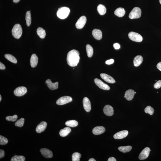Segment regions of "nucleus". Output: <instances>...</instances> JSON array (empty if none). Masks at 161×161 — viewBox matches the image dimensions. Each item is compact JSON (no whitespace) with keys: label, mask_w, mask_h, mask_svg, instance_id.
<instances>
[{"label":"nucleus","mask_w":161,"mask_h":161,"mask_svg":"<svg viewBox=\"0 0 161 161\" xmlns=\"http://www.w3.org/2000/svg\"><path fill=\"white\" fill-rule=\"evenodd\" d=\"M80 59L79 53L76 50H73L68 53L67 61L68 65L73 67L77 65Z\"/></svg>","instance_id":"f257e3e1"},{"label":"nucleus","mask_w":161,"mask_h":161,"mask_svg":"<svg viewBox=\"0 0 161 161\" xmlns=\"http://www.w3.org/2000/svg\"><path fill=\"white\" fill-rule=\"evenodd\" d=\"M23 33V30L21 25L19 24H16L13 26L12 30V35L17 39H19Z\"/></svg>","instance_id":"f03ea898"},{"label":"nucleus","mask_w":161,"mask_h":161,"mask_svg":"<svg viewBox=\"0 0 161 161\" xmlns=\"http://www.w3.org/2000/svg\"><path fill=\"white\" fill-rule=\"evenodd\" d=\"M70 12L69 8L63 7L59 8L57 12V17L59 18L64 19L68 17Z\"/></svg>","instance_id":"7ed1b4c3"},{"label":"nucleus","mask_w":161,"mask_h":161,"mask_svg":"<svg viewBox=\"0 0 161 161\" xmlns=\"http://www.w3.org/2000/svg\"><path fill=\"white\" fill-rule=\"evenodd\" d=\"M141 11L140 8L138 7H135L133 8L130 12L129 18L131 19L139 18L141 17Z\"/></svg>","instance_id":"20e7f679"},{"label":"nucleus","mask_w":161,"mask_h":161,"mask_svg":"<svg viewBox=\"0 0 161 161\" xmlns=\"http://www.w3.org/2000/svg\"><path fill=\"white\" fill-rule=\"evenodd\" d=\"M128 36L131 40L137 42H140L143 40V37L137 33L131 32L128 34Z\"/></svg>","instance_id":"39448f33"},{"label":"nucleus","mask_w":161,"mask_h":161,"mask_svg":"<svg viewBox=\"0 0 161 161\" xmlns=\"http://www.w3.org/2000/svg\"><path fill=\"white\" fill-rule=\"evenodd\" d=\"M72 100L71 97L65 96L60 98L57 101L56 103L58 105H63L71 102Z\"/></svg>","instance_id":"423d86ee"},{"label":"nucleus","mask_w":161,"mask_h":161,"mask_svg":"<svg viewBox=\"0 0 161 161\" xmlns=\"http://www.w3.org/2000/svg\"><path fill=\"white\" fill-rule=\"evenodd\" d=\"M27 89L23 86L17 88L14 91V94L17 96H21L26 93Z\"/></svg>","instance_id":"0eeeda50"},{"label":"nucleus","mask_w":161,"mask_h":161,"mask_svg":"<svg viewBox=\"0 0 161 161\" xmlns=\"http://www.w3.org/2000/svg\"><path fill=\"white\" fill-rule=\"evenodd\" d=\"M94 82L95 84L99 88L104 90H110V87L108 85L104 83L101 80L99 79L95 78L94 79Z\"/></svg>","instance_id":"6e6552de"},{"label":"nucleus","mask_w":161,"mask_h":161,"mask_svg":"<svg viewBox=\"0 0 161 161\" xmlns=\"http://www.w3.org/2000/svg\"><path fill=\"white\" fill-rule=\"evenodd\" d=\"M150 149L149 147H147L145 148L142 151L140 154L138 158L140 160H144L147 159L149 155Z\"/></svg>","instance_id":"1a4fd4ad"},{"label":"nucleus","mask_w":161,"mask_h":161,"mask_svg":"<svg viewBox=\"0 0 161 161\" xmlns=\"http://www.w3.org/2000/svg\"><path fill=\"white\" fill-rule=\"evenodd\" d=\"M87 19L85 16H82L79 19L76 24V26L77 28L82 29L83 28L86 23Z\"/></svg>","instance_id":"9d476101"},{"label":"nucleus","mask_w":161,"mask_h":161,"mask_svg":"<svg viewBox=\"0 0 161 161\" xmlns=\"http://www.w3.org/2000/svg\"><path fill=\"white\" fill-rule=\"evenodd\" d=\"M128 132L126 130L118 132L114 135V137L116 139H122L128 136Z\"/></svg>","instance_id":"9b49d317"},{"label":"nucleus","mask_w":161,"mask_h":161,"mask_svg":"<svg viewBox=\"0 0 161 161\" xmlns=\"http://www.w3.org/2000/svg\"><path fill=\"white\" fill-rule=\"evenodd\" d=\"M40 151L42 155L46 158H51L53 157L52 152L48 149L42 148L40 150Z\"/></svg>","instance_id":"f8f14e48"},{"label":"nucleus","mask_w":161,"mask_h":161,"mask_svg":"<svg viewBox=\"0 0 161 161\" xmlns=\"http://www.w3.org/2000/svg\"><path fill=\"white\" fill-rule=\"evenodd\" d=\"M83 104L84 108L87 112H90L91 109V105L89 99L85 97L83 99Z\"/></svg>","instance_id":"ddd939ff"},{"label":"nucleus","mask_w":161,"mask_h":161,"mask_svg":"<svg viewBox=\"0 0 161 161\" xmlns=\"http://www.w3.org/2000/svg\"><path fill=\"white\" fill-rule=\"evenodd\" d=\"M104 114L107 116H112L114 114V109L112 106L109 105H106L104 108Z\"/></svg>","instance_id":"4468645a"},{"label":"nucleus","mask_w":161,"mask_h":161,"mask_svg":"<svg viewBox=\"0 0 161 161\" xmlns=\"http://www.w3.org/2000/svg\"><path fill=\"white\" fill-rule=\"evenodd\" d=\"M100 76L103 79L108 83L113 84L115 83V80L112 77L106 74H101Z\"/></svg>","instance_id":"2eb2a0df"},{"label":"nucleus","mask_w":161,"mask_h":161,"mask_svg":"<svg viewBox=\"0 0 161 161\" xmlns=\"http://www.w3.org/2000/svg\"><path fill=\"white\" fill-rule=\"evenodd\" d=\"M47 126V123L45 121H42L37 126L36 131L38 133H41L45 131Z\"/></svg>","instance_id":"dca6fc26"},{"label":"nucleus","mask_w":161,"mask_h":161,"mask_svg":"<svg viewBox=\"0 0 161 161\" xmlns=\"http://www.w3.org/2000/svg\"><path fill=\"white\" fill-rule=\"evenodd\" d=\"M105 131V128L103 126H97L94 128L92 130V133L96 135H99L103 133Z\"/></svg>","instance_id":"f3484780"},{"label":"nucleus","mask_w":161,"mask_h":161,"mask_svg":"<svg viewBox=\"0 0 161 161\" xmlns=\"http://www.w3.org/2000/svg\"><path fill=\"white\" fill-rule=\"evenodd\" d=\"M92 36L94 38L98 40H100L102 38V33L100 30L95 29L92 31Z\"/></svg>","instance_id":"a211bd4d"},{"label":"nucleus","mask_w":161,"mask_h":161,"mask_svg":"<svg viewBox=\"0 0 161 161\" xmlns=\"http://www.w3.org/2000/svg\"><path fill=\"white\" fill-rule=\"evenodd\" d=\"M135 94L134 91L133 90H128L125 94L124 98L128 101H131L133 99Z\"/></svg>","instance_id":"6ab92c4d"},{"label":"nucleus","mask_w":161,"mask_h":161,"mask_svg":"<svg viewBox=\"0 0 161 161\" xmlns=\"http://www.w3.org/2000/svg\"><path fill=\"white\" fill-rule=\"evenodd\" d=\"M45 83L47 84L48 88L51 90H56L58 88L59 83L58 82L53 83L50 79H48L46 80Z\"/></svg>","instance_id":"aec40b11"},{"label":"nucleus","mask_w":161,"mask_h":161,"mask_svg":"<svg viewBox=\"0 0 161 161\" xmlns=\"http://www.w3.org/2000/svg\"><path fill=\"white\" fill-rule=\"evenodd\" d=\"M38 62V58L35 54H33L31 57L30 64L32 68H35L37 66Z\"/></svg>","instance_id":"412c9836"},{"label":"nucleus","mask_w":161,"mask_h":161,"mask_svg":"<svg viewBox=\"0 0 161 161\" xmlns=\"http://www.w3.org/2000/svg\"><path fill=\"white\" fill-rule=\"evenodd\" d=\"M143 61V58L141 56H137L135 57L134 59V65L135 67L139 66L141 64Z\"/></svg>","instance_id":"4be33fe9"},{"label":"nucleus","mask_w":161,"mask_h":161,"mask_svg":"<svg viewBox=\"0 0 161 161\" xmlns=\"http://www.w3.org/2000/svg\"><path fill=\"white\" fill-rule=\"evenodd\" d=\"M71 129L70 128L67 127L63 129H61L59 132V135L61 137H66L71 132Z\"/></svg>","instance_id":"5701e85b"},{"label":"nucleus","mask_w":161,"mask_h":161,"mask_svg":"<svg viewBox=\"0 0 161 161\" xmlns=\"http://www.w3.org/2000/svg\"><path fill=\"white\" fill-rule=\"evenodd\" d=\"M115 14L119 17H122L124 16L125 11L124 8H119L116 9L114 12Z\"/></svg>","instance_id":"b1692460"},{"label":"nucleus","mask_w":161,"mask_h":161,"mask_svg":"<svg viewBox=\"0 0 161 161\" xmlns=\"http://www.w3.org/2000/svg\"><path fill=\"white\" fill-rule=\"evenodd\" d=\"M37 34L39 36L41 39H43L46 36V32L45 30L41 27H39L37 30Z\"/></svg>","instance_id":"393cba45"},{"label":"nucleus","mask_w":161,"mask_h":161,"mask_svg":"<svg viewBox=\"0 0 161 161\" xmlns=\"http://www.w3.org/2000/svg\"><path fill=\"white\" fill-rule=\"evenodd\" d=\"M97 10L99 14L104 15L106 12V8L105 6L102 4H99L98 6Z\"/></svg>","instance_id":"a878e982"},{"label":"nucleus","mask_w":161,"mask_h":161,"mask_svg":"<svg viewBox=\"0 0 161 161\" xmlns=\"http://www.w3.org/2000/svg\"><path fill=\"white\" fill-rule=\"evenodd\" d=\"M66 125L70 127H74L78 125V123L77 121L74 120L68 121L65 123Z\"/></svg>","instance_id":"bb28decb"},{"label":"nucleus","mask_w":161,"mask_h":161,"mask_svg":"<svg viewBox=\"0 0 161 161\" xmlns=\"http://www.w3.org/2000/svg\"><path fill=\"white\" fill-rule=\"evenodd\" d=\"M86 50L87 55L89 57H91L93 54V48L90 44H88L86 46Z\"/></svg>","instance_id":"cd10ccee"},{"label":"nucleus","mask_w":161,"mask_h":161,"mask_svg":"<svg viewBox=\"0 0 161 161\" xmlns=\"http://www.w3.org/2000/svg\"><path fill=\"white\" fill-rule=\"evenodd\" d=\"M132 149V147L130 146H126L120 147L118 148V150L119 151L123 152L126 153L131 151Z\"/></svg>","instance_id":"c85d7f7f"},{"label":"nucleus","mask_w":161,"mask_h":161,"mask_svg":"<svg viewBox=\"0 0 161 161\" xmlns=\"http://www.w3.org/2000/svg\"><path fill=\"white\" fill-rule=\"evenodd\" d=\"M25 20L27 26H30L31 22V15L30 11L26 12V14Z\"/></svg>","instance_id":"c756f323"},{"label":"nucleus","mask_w":161,"mask_h":161,"mask_svg":"<svg viewBox=\"0 0 161 161\" xmlns=\"http://www.w3.org/2000/svg\"><path fill=\"white\" fill-rule=\"evenodd\" d=\"M5 57L6 59L13 63L16 64L17 63V60L16 58L14 56L9 54L5 55Z\"/></svg>","instance_id":"7c9ffc66"},{"label":"nucleus","mask_w":161,"mask_h":161,"mask_svg":"<svg viewBox=\"0 0 161 161\" xmlns=\"http://www.w3.org/2000/svg\"><path fill=\"white\" fill-rule=\"evenodd\" d=\"M25 157L23 156L15 155L12 157L11 161H24Z\"/></svg>","instance_id":"2f4dec72"},{"label":"nucleus","mask_w":161,"mask_h":161,"mask_svg":"<svg viewBox=\"0 0 161 161\" xmlns=\"http://www.w3.org/2000/svg\"><path fill=\"white\" fill-rule=\"evenodd\" d=\"M81 157V155L78 152H75L72 155V161H79L80 158Z\"/></svg>","instance_id":"473e14b6"},{"label":"nucleus","mask_w":161,"mask_h":161,"mask_svg":"<svg viewBox=\"0 0 161 161\" xmlns=\"http://www.w3.org/2000/svg\"><path fill=\"white\" fill-rule=\"evenodd\" d=\"M144 111L146 114H148L150 115H152L154 112V109L151 106H149L146 108L144 109Z\"/></svg>","instance_id":"72a5a7b5"},{"label":"nucleus","mask_w":161,"mask_h":161,"mask_svg":"<svg viewBox=\"0 0 161 161\" xmlns=\"http://www.w3.org/2000/svg\"><path fill=\"white\" fill-rule=\"evenodd\" d=\"M25 119L23 118H21V119L17 121L15 123V125L19 127H21L23 125L24 123Z\"/></svg>","instance_id":"f704fd0d"},{"label":"nucleus","mask_w":161,"mask_h":161,"mask_svg":"<svg viewBox=\"0 0 161 161\" xmlns=\"http://www.w3.org/2000/svg\"><path fill=\"white\" fill-rule=\"evenodd\" d=\"M18 116L16 115H15L13 116H8L6 117V119L7 120L9 121H12L13 122L17 121L18 119Z\"/></svg>","instance_id":"c9c22d12"},{"label":"nucleus","mask_w":161,"mask_h":161,"mask_svg":"<svg viewBox=\"0 0 161 161\" xmlns=\"http://www.w3.org/2000/svg\"><path fill=\"white\" fill-rule=\"evenodd\" d=\"M8 142L7 138L1 135L0 136V144L1 145L6 144L8 143Z\"/></svg>","instance_id":"e433bc0d"},{"label":"nucleus","mask_w":161,"mask_h":161,"mask_svg":"<svg viewBox=\"0 0 161 161\" xmlns=\"http://www.w3.org/2000/svg\"><path fill=\"white\" fill-rule=\"evenodd\" d=\"M154 88L155 89H158L161 87V80H159L154 85Z\"/></svg>","instance_id":"4c0bfd02"},{"label":"nucleus","mask_w":161,"mask_h":161,"mask_svg":"<svg viewBox=\"0 0 161 161\" xmlns=\"http://www.w3.org/2000/svg\"><path fill=\"white\" fill-rule=\"evenodd\" d=\"M114 60L113 59H111L107 60L106 61V64L108 65H110L113 64L114 62Z\"/></svg>","instance_id":"58836bf2"},{"label":"nucleus","mask_w":161,"mask_h":161,"mask_svg":"<svg viewBox=\"0 0 161 161\" xmlns=\"http://www.w3.org/2000/svg\"><path fill=\"white\" fill-rule=\"evenodd\" d=\"M114 48L116 50L119 49L120 47V44L119 43H115L114 44Z\"/></svg>","instance_id":"ea45409f"},{"label":"nucleus","mask_w":161,"mask_h":161,"mask_svg":"<svg viewBox=\"0 0 161 161\" xmlns=\"http://www.w3.org/2000/svg\"><path fill=\"white\" fill-rule=\"evenodd\" d=\"M5 155V152L3 150H0V158H1L4 157Z\"/></svg>","instance_id":"a19ab883"},{"label":"nucleus","mask_w":161,"mask_h":161,"mask_svg":"<svg viewBox=\"0 0 161 161\" xmlns=\"http://www.w3.org/2000/svg\"><path fill=\"white\" fill-rule=\"evenodd\" d=\"M6 67L5 65L1 62H0V69L1 70H4L6 69Z\"/></svg>","instance_id":"79ce46f5"},{"label":"nucleus","mask_w":161,"mask_h":161,"mask_svg":"<svg viewBox=\"0 0 161 161\" xmlns=\"http://www.w3.org/2000/svg\"><path fill=\"white\" fill-rule=\"evenodd\" d=\"M157 69L161 71V62H159L157 64Z\"/></svg>","instance_id":"37998d69"},{"label":"nucleus","mask_w":161,"mask_h":161,"mask_svg":"<svg viewBox=\"0 0 161 161\" xmlns=\"http://www.w3.org/2000/svg\"><path fill=\"white\" fill-rule=\"evenodd\" d=\"M108 161H116V159L113 157H109Z\"/></svg>","instance_id":"c03bdc74"},{"label":"nucleus","mask_w":161,"mask_h":161,"mask_svg":"<svg viewBox=\"0 0 161 161\" xmlns=\"http://www.w3.org/2000/svg\"><path fill=\"white\" fill-rule=\"evenodd\" d=\"M20 1V0H13V2L14 3H18Z\"/></svg>","instance_id":"a18cd8bd"},{"label":"nucleus","mask_w":161,"mask_h":161,"mask_svg":"<svg viewBox=\"0 0 161 161\" xmlns=\"http://www.w3.org/2000/svg\"><path fill=\"white\" fill-rule=\"evenodd\" d=\"M89 161H96V160L94 159L93 158H90L89 160Z\"/></svg>","instance_id":"49530a36"},{"label":"nucleus","mask_w":161,"mask_h":161,"mask_svg":"<svg viewBox=\"0 0 161 161\" xmlns=\"http://www.w3.org/2000/svg\"><path fill=\"white\" fill-rule=\"evenodd\" d=\"M2 99V97L1 95H0V101H1Z\"/></svg>","instance_id":"de8ad7c7"},{"label":"nucleus","mask_w":161,"mask_h":161,"mask_svg":"<svg viewBox=\"0 0 161 161\" xmlns=\"http://www.w3.org/2000/svg\"><path fill=\"white\" fill-rule=\"evenodd\" d=\"M159 2H160V4H161V0H159Z\"/></svg>","instance_id":"09e8293b"},{"label":"nucleus","mask_w":161,"mask_h":161,"mask_svg":"<svg viewBox=\"0 0 161 161\" xmlns=\"http://www.w3.org/2000/svg\"><path fill=\"white\" fill-rule=\"evenodd\" d=\"M136 92H135V94H136Z\"/></svg>","instance_id":"8fccbe9b"}]
</instances>
